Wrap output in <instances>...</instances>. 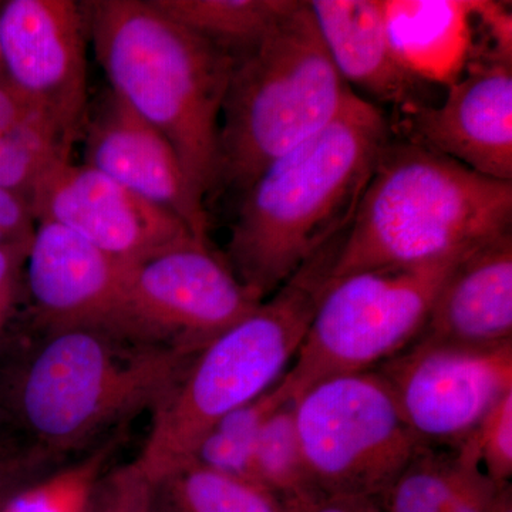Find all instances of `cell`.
I'll return each mask as SVG.
<instances>
[{
    "instance_id": "1",
    "label": "cell",
    "mask_w": 512,
    "mask_h": 512,
    "mask_svg": "<svg viewBox=\"0 0 512 512\" xmlns=\"http://www.w3.org/2000/svg\"><path fill=\"white\" fill-rule=\"evenodd\" d=\"M392 136L382 111L352 92L332 123L242 192L224 261L259 301L349 227Z\"/></svg>"
},
{
    "instance_id": "2",
    "label": "cell",
    "mask_w": 512,
    "mask_h": 512,
    "mask_svg": "<svg viewBox=\"0 0 512 512\" xmlns=\"http://www.w3.org/2000/svg\"><path fill=\"white\" fill-rule=\"evenodd\" d=\"M82 5L111 92L170 141L205 204L218 187L221 109L234 59L150 0Z\"/></svg>"
},
{
    "instance_id": "3",
    "label": "cell",
    "mask_w": 512,
    "mask_h": 512,
    "mask_svg": "<svg viewBox=\"0 0 512 512\" xmlns=\"http://www.w3.org/2000/svg\"><path fill=\"white\" fill-rule=\"evenodd\" d=\"M348 229L333 235L269 298L208 343L153 413L134 463L158 484L194 460L205 434L225 414L274 387L301 348Z\"/></svg>"
},
{
    "instance_id": "4",
    "label": "cell",
    "mask_w": 512,
    "mask_h": 512,
    "mask_svg": "<svg viewBox=\"0 0 512 512\" xmlns=\"http://www.w3.org/2000/svg\"><path fill=\"white\" fill-rule=\"evenodd\" d=\"M512 181L470 170L410 138L387 141L332 278L424 264L511 231Z\"/></svg>"
},
{
    "instance_id": "5",
    "label": "cell",
    "mask_w": 512,
    "mask_h": 512,
    "mask_svg": "<svg viewBox=\"0 0 512 512\" xmlns=\"http://www.w3.org/2000/svg\"><path fill=\"white\" fill-rule=\"evenodd\" d=\"M194 356L96 329L46 330L16 382V414L46 458L156 412Z\"/></svg>"
},
{
    "instance_id": "6",
    "label": "cell",
    "mask_w": 512,
    "mask_h": 512,
    "mask_svg": "<svg viewBox=\"0 0 512 512\" xmlns=\"http://www.w3.org/2000/svg\"><path fill=\"white\" fill-rule=\"evenodd\" d=\"M352 92L308 2L295 0L254 49L234 60L222 101L217 191L242 194L268 165L332 123Z\"/></svg>"
},
{
    "instance_id": "7",
    "label": "cell",
    "mask_w": 512,
    "mask_h": 512,
    "mask_svg": "<svg viewBox=\"0 0 512 512\" xmlns=\"http://www.w3.org/2000/svg\"><path fill=\"white\" fill-rule=\"evenodd\" d=\"M470 251L330 279L282 377L292 400L330 377L373 370L412 345L447 276Z\"/></svg>"
},
{
    "instance_id": "8",
    "label": "cell",
    "mask_w": 512,
    "mask_h": 512,
    "mask_svg": "<svg viewBox=\"0 0 512 512\" xmlns=\"http://www.w3.org/2000/svg\"><path fill=\"white\" fill-rule=\"evenodd\" d=\"M293 406L318 493L379 501L423 447L376 370L322 380Z\"/></svg>"
},
{
    "instance_id": "9",
    "label": "cell",
    "mask_w": 512,
    "mask_h": 512,
    "mask_svg": "<svg viewBox=\"0 0 512 512\" xmlns=\"http://www.w3.org/2000/svg\"><path fill=\"white\" fill-rule=\"evenodd\" d=\"M262 301L198 241L131 265L121 338L195 356Z\"/></svg>"
},
{
    "instance_id": "10",
    "label": "cell",
    "mask_w": 512,
    "mask_h": 512,
    "mask_svg": "<svg viewBox=\"0 0 512 512\" xmlns=\"http://www.w3.org/2000/svg\"><path fill=\"white\" fill-rule=\"evenodd\" d=\"M373 370L421 446L456 450L512 392V340L466 346L416 339Z\"/></svg>"
},
{
    "instance_id": "11",
    "label": "cell",
    "mask_w": 512,
    "mask_h": 512,
    "mask_svg": "<svg viewBox=\"0 0 512 512\" xmlns=\"http://www.w3.org/2000/svg\"><path fill=\"white\" fill-rule=\"evenodd\" d=\"M87 40L82 3L0 2V73L76 138L89 110Z\"/></svg>"
},
{
    "instance_id": "12",
    "label": "cell",
    "mask_w": 512,
    "mask_h": 512,
    "mask_svg": "<svg viewBox=\"0 0 512 512\" xmlns=\"http://www.w3.org/2000/svg\"><path fill=\"white\" fill-rule=\"evenodd\" d=\"M29 205L35 221L56 222L124 264L197 241L173 212L70 160L43 177Z\"/></svg>"
},
{
    "instance_id": "13",
    "label": "cell",
    "mask_w": 512,
    "mask_h": 512,
    "mask_svg": "<svg viewBox=\"0 0 512 512\" xmlns=\"http://www.w3.org/2000/svg\"><path fill=\"white\" fill-rule=\"evenodd\" d=\"M403 133L498 181H512V62L468 60L439 106L403 111Z\"/></svg>"
},
{
    "instance_id": "14",
    "label": "cell",
    "mask_w": 512,
    "mask_h": 512,
    "mask_svg": "<svg viewBox=\"0 0 512 512\" xmlns=\"http://www.w3.org/2000/svg\"><path fill=\"white\" fill-rule=\"evenodd\" d=\"M130 264L56 222L36 221L25 279L43 329H96L120 335L121 305Z\"/></svg>"
},
{
    "instance_id": "15",
    "label": "cell",
    "mask_w": 512,
    "mask_h": 512,
    "mask_svg": "<svg viewBox=\"0 0 512 512\" xmlns=\"http://www.w3.org/2000/svg\"><path fill=\"white\" fill-rule=\"evenodd\" d=\"M84 165L107 175L138 197L173 212L201 244L210 218L192 192L170 141L111 90L87 110Z\"/></svg>"
},
{
    "instance_id": "16",
    "label": "cell",
    "mask_w": 512,
    "mask_h": 512,
    "mask_svg": "<svg viewBox=\"0 0 512 512\" xmlns=\"http://www.w3.org/2000/svg\"><path fill=\"white\" fill-rule=\"evenodd\" d=\"M417 339L466 346L511 342V231L484 242L457 262Z\"/></svg>"
},
{
    "instance_id": "17",
    "label": "cell",
    "mask_w": 512,
    "mask_h": 512,
    "mask_svg": "<svg viewBox=\"0 0 512 512\" xmlns=\"http://www.w3.org/2000/svg\"><path fill=\"white\" fill-rule=\"evenodd\" d=\"M309 9L333 66L346 86L407 111L429 106L427 84L394 55L383 0H311Z\"/></svg>"
},
{
    "instance_id": "18",
    "label": "cell",
    "mask_w": 512,
    "mask_h": 512,
    "mask_svg": "<svg viewBox=\"0 0 512 512\" xmlns=\"http://www.w3.org/2000/svg\"><path fill=\"white\" fill-rule=\"evenodd\" d=\"M476 0H383L387 33L400 64L421 82L450 87L473 47Z\"/></svg>"
},
{
    "instance_id": "19",
    "label": "cell",
    "mask_w": 512,
    "mask_h": 512,
    "mask_svg": "<svg viewBox=\"0 0 512 512\" xmlns=\"http://www.w3.org/2000/svg\"><path fill=\"white\" fill-rule=\"evenodd\" d=\"M510 500V485L494 483L473 454L423 446L379 504L383 512H500Z\"/></svg>"
},
{
    "instance_id": "20",
    "label": "cell",
    "mask_w": 512,
    "mask_h": 512,
    "mask_svg": "<svg viewBox=\"0 0 512 512\" xmlns=\"http://www.w3.org/2000/svg\"><path fill=\"white\" fill-rule=\"evenodd\" d=\"M77 138L0 73V187L26 201L52 168L70 160Z\"/></svg>"
},
{
    "instance_id": "21",
    "label": "cell",
    "mask_w": 512,
    "mask_h": 512,
    "mask_svg": "<svg viewBox=\"0 0 512 512\" xmlns=\"http://www.w3.org/2000/svg\"><path fill=\"white\" fill-rule=\"evenodd\" d=\"M167 18L232 59L254 49L295 0H150Z\"/></svg>"
},
{
    "instance_id": "22",
    "label": "cell",
    "mask_w": 512,
    "mask_h": 512,
    "mask_svg": "<svg viewBox=\"0 0 512 512\" xmlns=\"http://www.w3.org/2000/svg\"><path fill=\"white\" fill-rule=\"evenodd\" d=\"M165 512H288L286 505L254 481L191 461L156 484Z\"/></svg>"
},
{
    "instance_id": "23",
    "label": "cell",
    "mask_w": 512,
    "mask_h": 512,
    "mask_svg": "<svg viewBox=\"0 0 512 512\" xmlns=\"http://www.w3.org/2000/svg\"><path fill=\"white\" fill-rule=\"evenodd\" d=\"M291 400L284 380H279L268 392L217 421L201 440L192 461L228 476L251 481L252 454L259 434L269 417Z\"/></svg>"
},
{
    "instance_id": "24",
    "label": "cell",
    "mask_w": 512,
    "mask_h": 512,
    "mask_svg": "<svg viewBox=\"0 0 512 512\" xmlns=\"http://www.w3.org/2000/svg\"><path fill=\"white\" fill-rule=\"evenodd\" d=\"M249 477L285 505L318 493L303 456L293 400L266 421L252 454Z\"/></svg>"
},
{
    "instance_id": "25",
    "label": "cell",
    "mask_w": 512,
    "mask_h": 512,
    "mask_svg": "<svg viewBox=\"0 0 512 512\" xmlns=\"http://www.w3.org/2000/svg\"><path fill=\"white\" fill-rule=\"evenodd\" d=\"M119 443L120 436L103 441L82 460L20 491L0 512H82L100 478L109 471Z\"/></svg>"
},
{
    "instance_id": "26",
    "label": "cell",
    "mask_w": 512,
    "mask_h": 512,
    "mask_svg": "<svg viewBox=\"0 0 512 512\" xmlns=\"http://www.w3.org/2000/svg\"><path fill=\"white\" fill-rule=\"evenodd\" d=\"M477 458L485 474L500 485L512 476V392L481 421L460 447Z\"/></svg>"
},
{
    "instance_id": "27",
    "label": "cell",
    "mask_w": 512,
    "mask_h": 512,
    "mask_svg": "<svg viewBox=\"0 0 512 512\" xmlns=\"http://www.w3.org/2000/svg\"><path fill=\"white\" fill-rule=\"evenodd\" d=\"M156 485L130 463L107 471L94 488L82 512H144L153 500Z\"/></svg>"
},
{
    "instance_id": "28",
    "label": "cell",
    "mask_w": 512,
    "mask_h": 512,
    "mask_svg": "<svg viewBox=\"0 0 512 512\" xmlns=\"http://www.w3.org/2000/svg\"><path fill=\"white\" fill-rule=\"evenodd\" d=\"M30 241L0 245V335L18 303Z\"/></svg>"
},
{
    "instance_id": "29",
    "label": "cell",
    "mask_w": 512,
    "mask_h": 512,
    "mask_svg": "<svg viewBox=\"0 0 512 512\" xmlns=\"http://www.w3.org/2000/svg\"><path fill=\"white\" fill-rule=\"evenodd\" d=\"M36 221L25 198L0 187V231L15 241H28L35 232Z\"/></svg>"
},
{
    "instance_id": "30",
    "label": "cell",
    "mask_w": 512,
    "mask_h": 512,
    "mask_svg": "<svg viewBox=\"0 0 512 512\" xmlns=\"http://www.w3.org/2000/svg\"><path fill=\"white\" fill-rule=\"evenodd\" d=\"M286 508L288 512H383L373 498L322 493H313Z\"/></svg>"
},
{
    "instance_id": "31",
    "label": "cell",
    "mask_w": 512,
    "mask_h": 512,
    "mask_svg": "<svg viewBox=\"0 0 512 512\" xmlns=\"http://www.w3.org/2000/svg\"><path fill=\"white\" fill-rule=\"evenodd\" d=\"M144 512H165L164 508L161 507L160 501H158L156 490H154L153 500H151V503L148 504Z\"/></svg>"
},
{
    "instance_id": "32",
    "label": "cell",
    "mask_w": 512,
    "mask_h": 512,
    "mask_svg": "<svg viewBox=\"0 0 512 512\" xmlns=\"http://www.w3.org/2000/svg\"><path fill=\"white\" fill-rule=\"evenodd\" d=\"M10 242H20V241H15V239L8 237V235H6L5 232L0 231V245L10 244Z\"/></svg>"
},
{
    "instance_id": "33",
    "label": "cell",
    "mask_w": 512,
    "mask_h": 512,
    "mask_svg": "<svg viewBox=\"0 0 512 512\" xmlns=\"http://www.w3.org/2000/svg\"><path fill=\"white\" fill-rule=\"evenodd\" d=\"M500 512H512V500L508 501V503H505Z\"/></svg>"
}]
</instances>
